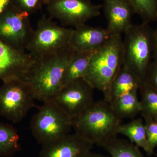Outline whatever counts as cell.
I'll use <instances>...</instances> for the list:
<instances>
[{"label":"cell","mask_w":157,"mask_h":157,"mask_svg":"<svg viewBox=\"0 0 157 157\" xmlns=\"http://www.w3.org/2000/svg\"><path fill=\"white\" fill-rule=\"evenodd\" d=\"M69 45L55 53L35 58L23 79L30 85L36 100L53 99L62 88L64 73L74 54Z\"/></svg>","instance_id":"cell-1"},{"label":"cell","mask_w":157,"mask_h":157,"mask_svg":"<svg viewBox=\"0 0 157 157\" xmlns=\"http://www.w3.org/2000/svg\"><path fill=\"white\" fill-rule=\"evenodd\" d=\"M121 120L109 103L94 102L78 117L72 119L73 129L90 143L103 147L117 137Z\"/></svg>","instance_id":"cell-2"},{"label":"cell","mask_w":157,"mask_h":157,"mask_svg":"<svg viewBox=\"0 0 157 157\" xmlns=\"http://www.w3.org/2000/svg\"><path fill=\"white\" fill-rule=\"evenodd\" d=\"M123 65V41L121 35H112L93 54L83 79L94 89L107 97L114 78Z\"/></svg>","instance_id":"cell-3"},{"label":"cell","mask_w":157,"mask_h":157,"mask_svg":"<svg viewBox=\"0 0 157 157\" xmlns=\"http://www.w3.org/2000/svg\"><path fill=\"white\" fill-rule=\"evenodd\" d=\"M154 31L149 24L133 25L124 33L123 65L139 79L140 86L145 82L153 58Z\"/></svg>","instance_id":"cell-4"},{"label":"cell","mask_w":157,"mask_h":157,"mask_svg":"<svg viewBox=\"0 0 157 157\" xmlns=\"http://www.w3.org/2000/svg\"><path fill=\"white\" fill-rule=\"evenodd\" d=\"M32 117V134L39 144H44L70 133L73 121L53 99L43 102Z\"/></svg>","instance_id":"cell-5"},{"label":"cell","mask_w":157,"mask_h":157,"mask_svg":"<svg viewBox=\"0 0 157 157\" xmlns=\"http://www.w3.org/2000/svg\"><path fill=\"white\" fill-rule=\"evenodd\" d=\"M36 100L30 85L22 78L3 81L0 86V115L14 123L20 122L36 107Z\"/></svg>","instance_id":"cell-6"},{"label":"cell","mask_w":157,"mask_h":157,"mask_svg":"<svg viewBox=\"0 0 157 157\" xmlns=\"http://www.w3.org/2000/svg\"><path fill=\"white\" fill-rule=\"evenodd\" d=\"M73 29L58 25L44 14L38 21L26 49L35 58L56 52L69 45Z\"/></svg>","instance_id":"cell-7"},{"label":"cell","mask_w":157,"mask_h":157,"mask_svg":"<svg viewBox=\"0 0 157 157\" xmlns=\"http://www.w3.org/2000/svg\"><path fill=\"white\" fill-rule=\"evenodd\" d=\"M29 16L9 3L0 14V40L13 48L25 51L35 31Z\"/></svg>","instance_id":"cell-8"},{"label":"cell","mask_w":157,"mask_h":157,"mask_svg":"<svg viewBox=\"0 0 157 157\" xmlns=\"http://www.w3.org/2000/svg\"><path fill=\"white\" fill-rule=\"evenodd\" d=\"M46 6L49 17L58 20L63 25L75 28L99 16L103 8L91 0H48Z\"/></svg>","instance_id":"cell-9"},{"label":"cell","mask_w":157,"mask_h":157,"mask_svg":"<svg viewBox=\"0 0 157 157\" xmlns=\"http://www.w3.org/2000/svg\"><path fill=\"white\" fill-rule=\"evenodd\" d=\"M94 89L82 78L62 87L53 100L73 119L94 103Z\"/></svg>","instance_id":"cell-10"},{"label":"cell","mask_w":157,"mask_h":157,"mask_svg":"<svg viewBox=\"0 0 157 157\" xmlns=\"http://www.w3.org/2000/svg\"><path fill=\"white\" fill-rule=\"evenodd\" d=\"M34 59L31 54L11 47L0 40V80L22 79Z\"/></svg>","instance_id":"cell-11"},{"label":"cell","mask_w":157,"mask_h":157,"mask_svg":"<svg viewBox=\"0 0 157 157\" xmlns=\"http://www.w3.org/2000/svg\"><path fill=\"white\" fill-rule=\"evenodd\" d=\"M39 157H83L93 144L77 133H69L42 144Z\"/></svg>","instance_id":"cell-12"},{"label":"cell","mask_w":157,"mask_h":157,"mask_svg":"<svg viewBox=\"0 0 157 157\" xmlns=\"http://www.w3.org/2000/svg\"><path fill=\"white\" fill-rule=\"evenodd\" d=\"M111 36L107 29L84 24L73 29L69 45L75 52H94L102 47Z\"/></svg>","instance_id":"cell-13"},{"label":"cell","mask_w":157,"mask_h":157,"mask_svg":"<svg viewBox=\"0 0 157 157\" xmlns=\"http://www.w3.org/2000/svg\"><path fill=\"white\" fill-rule=\"evenodd\" d=\"M104 14L107 20V29L111 36L124 33L132 26L134 14L127 0H104Z\"/></svg>","instance_id":"cell-14"},{"label":"cell","mask_w":157,"mask_h":157,"mask_svg":"<svg viewBox=\"0 0 157 157\" xmlns=\"http://www.w3.org/2000/svg\"><path fill=\"white\" fill-rule=\"evenodd\" d=\"M140 82L132 71L123 66L113 81L104 100L111 104L117 98L139 89Z\"/></svg>","instance_id":"cell-15"},{"label":"cell","mask_w":157,"mask_h":157,"mask_svg":"<svg viewBox=\"0 0 157 157\" xmlns=\"http://www.w3.org/2000/svg\"><path fill=\"white\" fill-rule=\"evenodd\" d=\"M95 52L75 51L65 70L62 87L83 78Z\"/></svg>","instance_id":"cell-16"},{"label":"cell","mask_w":157,"mask_h":157,"mask_svg":"<svg viewBox=\"0 0 157 157\" xmlns=\"http://www.w3.org/2000/svg\"><path fill=\"white\" fill-rule=\"evenodd\" d=\"M117 134L124 135L130 142L143 149L148 155L153 154L149 147L146 128L141 118L133 120L128 123L121 124L118 128Z\"/></svg>","instance_id":"cell-17"},{"label":"cell","mask_w":157,"mask_h":157,"mask_svg":"<svg viewBox=\"0 0 157 157\" xmlns=\"http://www.w3.org/2000/svg\"><path fill=\"white\" fill-rule=\"evenodd\" d=\"M135 90L117 98L110 104L116 115L121 120L135 117L141 112L140 101Z\"/></svg>","instance_id":"cell-18"},{"label":"cell","mask_w":157,"mask_h":157,"mask_svg":"<svg viewBox=\"0 0 157 157\" xmlns=\"http://www.w3.org/2000/svg\"><path fill=\"white\" fill-rule=\"evenodd\" d=\"M19 136L11 125L0 122V157L12 156L20 149Z\"/></svg>","instance_id":"cell-19"},{"label":"cell","mask_w":157,"mask_h":157,"mask_svg":"<svg viewBox=\"0 0 157 157\" xmlns=\"http://www.w3.org/2000/svg\"><path fill=\"white\" fill-rule=\"evenodd\" d=\"M103 147L110 157H145L139 147L135 144L117 137L105 144Z\"/></svg>","instance_id":"cell-20"},{"label":"cell","mask_w":157,"mask_h":157,"mask_svg":"<svg viewBox=\"0 0 157 157\" xmlns=\"http://www.w3.org/2000/svg\"><path fill=\"white\" fill-rule=\"evenodd\" d=\"M141 112L143 118L149 117L157 121V90L144 83L140 85Z\"/></svg>","instance_id":"cell-21"},{"label":"cell","mask_w":157,"mask_h":157,"mask_svg":"<svg viewBox=\"0 0 157 157\" xmlns=\"http://www.w3.org/2000/svg\"><path fill=\"white\" fill-rule=\"evenodd\" d=\"M134 14H138L143 23H149L157 20V0H127Z\"/></svg>","instance_id":"cell-22"},{"label":"cell","mask_w":157,"mask_h":157,"mask_svg":"<svg viewBox=\"0 0 157 157\" xmlns=\"http://www.w3.org/2000/svg\"><path fill=\"white\" fill-rule=\"evenodd\" d=\"M48 0H10V3L20 11L29 15L33 14L46 5Z\"/></svg>","instance_id":"cell-23"},{"label":"cell","mask_w":157,"mask_h":157,"mask_svg":"<svg viewBox=\"0 0 157 157\" xmlns=\"http://www.w3.org/2000/svg\"><path fill=\"white\" fill-rule=\"evenodd\" d=\"M144 119L149 147L154 153V150L157 147V121L149 117Z\"/></svg>","instance_id":"cell-24"},{"label":"cell","mask_w":157,"mask_h":157,"mask_svg":"<svg viewBox=\"0 0 157 157\" xmlns=\"http://www.w3.org/2000/svg\"><path fill=\"white\" fill-rule=\"evenodd\" d=\"M144 83H146L157 90V60L151 62Z\"/></svg>","instance_id":"cell-25"},{"label":"cell","mask_w":157,"mask_h":157,"mask_svg":"<svg viewBox=\"0 0 157 157\" xmlns=\"http://www.w3.org/2000/svg\"><path fill=\"white\" fill-rule=\"evenodd\" d=\"M156 21L157 22V20ZM153 58L154 59V60H157V26L155 30L153 32Z\"/></svg>","instance_id":"cell-26"},{"label":"cell","mask_w":157,"mask_h":157,"mask_svg":"<svg viewBox=\"0 0 157 157\" xmlns=\"http://www.w3.org/2000/svg\"><path fill=\"white\" fill-rule=\"evenodd\" d=\"M10 2V0H0V14L6 9Z\"/></svg>","instance_id":"cell-27"},{"label":"cell","mask_w":157,"mask_h":157,"mask_svg":"<svg viewBox=\"0 0 157 157\" xmlns=\"http://www.w3.org/2000/svg\"><path fill=\"white\" fill-rule=\"evenodd\" d=\"M83 157H110L104 155L100 154L94 153L90 151L88 152Z\"/></svg>","instance_id":"cell-28"},{"label":"cell","mask_w":157,"mask_h":157,"mask_svg":"<svg viewBox=\"0 0 157 157\" xmlns=\"http://www.w3.org/2000/svg\"><path fill=\"white\" fill-rule=\"evenodd\" d=\"M156 157H157V155H156Z\"/></svg>","instance_id":"cell-29"}]
</instances>
